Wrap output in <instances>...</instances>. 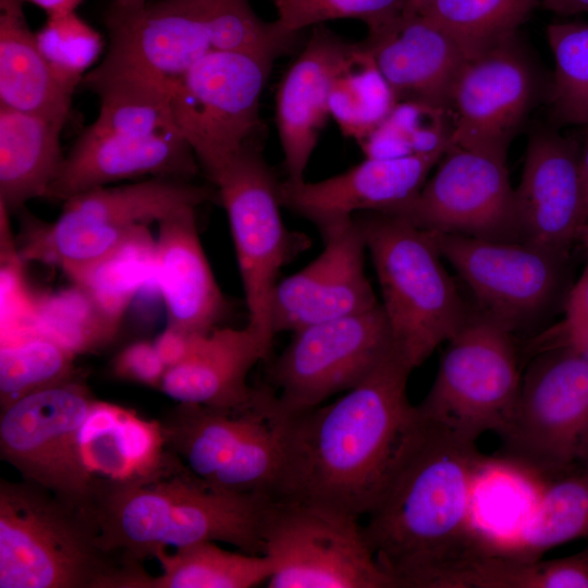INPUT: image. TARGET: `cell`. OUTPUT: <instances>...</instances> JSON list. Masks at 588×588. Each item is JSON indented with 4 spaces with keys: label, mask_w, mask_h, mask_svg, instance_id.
<instances>
[{
    "label": "cell",
    "mask_w": 588,
    "mask_h": 588,
    "mask_svg": "<svg viewBox=\"0 0 588 588\" xmlns=\"http://www.w3.org/2000/svg\"><path fill=\"white\" fill-rule=\"evenodd\" d=\"M411 372L393 350L335 401L283 414L281 460L271 500L367 517L427 428L408 399Z\"/></svg>",
    "instance_id": "1"
},
{
    "label": "cell",
    "mask_w": 588,
    "mask_h": 588,
    "mask_svg": "<svg viewBox=\"0 0 588 588\" xmlns=\"http://www.w3.org/2000/svg\"><path fill=\"white\" fill-rule=\"evenodd\" d=\"M488 462L476 443L427 422L363 524L378 565L395 588H454L475 560L492 554L475 515L476 489Z\"/></svg>",
    "instance_id": "2"
},
{
    "label": "cell",
    "mask_w": 588,
    "mask_h": 588,
    "mask_svg": "<svg viewBox=\"0 0 588 588\" xmlns=\"http://www.w3.org/2000/svg\"><path fill=\"white\" fill-rule=\"evenodd\" d=\"M269 500L211 488L185 468L148 483L97 491L87 512L107 551L142 564L169 547L205 541L262 554L261 526Z\"/></svg>",
    "instance_id": "3"
},
{
    "label": "cell",
    "mask_w": 588,
    "mask_h": 588,
    "mask_svg": "<svg viewBox=\"0 0 588 588\" xmlns=\"http://www.w3.org/2000/svg\"><path fill=\"white\" fill-rule=\"evenodd\" d=\"M149 576L102 547L85 509L0 480V588H144Z\"/></svg>",
    "instance_id": "4"
},
{
    "label": "cell",
    "mask_w": 588,
    "mask_h": 588,
    "mask_svg": "<svg viewBox=\"0 0 588 588\" xmlns=\"http://www.w3.org/2000/svg\"><path fill=\"white\" fill-rule=\"evenodd\" d=\"M354 217L375 266L393 350L413 370L448 342L474 309L444 268L430 232L400 215Z\"/></svg>",
    "instance_id": "5"
},
{
    "label": "cell",
    "mask_w": 588,
    "mask_h": 588,
    "mask_svg": "<svg viewBox=\"0 0 588 588\" xmlns=\"http://www.w3.org/2000/svg\"><path fill=\"white\" fill-rule=\"evenodd\" d=\"M218 194L187 180L145 181L89 189L64 200L58 219L35 224L22 257L60 267L75 284L171 211Z\"/></svg>",
    "instance_id": "6"
},
{
    "label": "cell",
    "mask_w": 588,
    "mask_h": 588,
    "mask_svg": "<svg viewBox=\"0 0 588 588\" xmlns=\"http://www.w3.org/2000/svg\"><path fill=\"white\" fill-rule=\"evenodd\" d=\"M446 343L436 378L417 405L420 415L468 442L488 431L502 434L523 376L513 332L475 308Z\"/></svg>",
    "instance_id": "7"
},
{
    "label": "cell",
    "mask_w": 588,
    "mask_h": 588,
    "mask_svg": "<svg viewBox=\"0 0 588 588\" xmlns=\"http://www.w3.org/2000/svg\"><path fill=\"white\" fill-rule=\"evenodd\" d=\"M501 460L543 479L581 461L588 448V360L565 344L540 351L522 376Z\"/></svg>",
    "instance_id": "8"
},
{
    "label": "cell",
    "mask_w": 588,
    "mask_h": 588,
    "mask_svg": "<svg viewBox=\"0 0 588 588\" xmlns=\"http://www.w3.org/2000/svg\"><path fill=\"white\" fill-rule=\"evenodd\" d=\"M358 517L305 502L269 500L262 555L269 588H395L378 565Z\"/></svg>",
    "instance_id": "9"
},
{
    "label": "cell",
    "mask_w": 588,
    "mask_h": 588,
    "mask_svg": "<svg viewBox=\"0 0 588 588\" xmlns=\"http://www.w3.org/2000/svg\"><path fill=\"white\" fill-rule=\"evenodd\" d=\"M273 60L210 50L173 86L175 130L213 183L259 127V103Z\"/></svg>",
    "instance_id": "10"
},
{
    "label": "cell",
    "mask_w": 588,
    "mask_h": 588,
    "mask_svg": "<svg viewBox=\"0 0 588 588\" xmlns=\"http://www.w3.org/2000/svg\"><path fill=\"white\" fill-rule=\"evenodd\" d=\"M279 184L254 143L213 181L229 219L248 310L246 326L269 347L275 335L271 299L278 274L301 249L282 221Z\"/></svg>",
    "instance_id": "11"
},
{
    "label": "cell",
    "mask_w": 588,
    "mask_h": 588,
    "mask_svg": "<svg viewBox=\"0 0 588 588\" xmlns=\"http://www.w3.org/2000/svg\"><path fill=\"white\" fill-rule=\"evenodd\" d=\"M292 333L267 373V384L286 415L319 406L353 389L393 351L380 304Z\"/></svg>",
    "instance_id": "12"
},
{
    "label": "cell",
    "mask_w": 588,
    "mask_h": 588,
    "mask_svg": "<svg viewBox=\"0 0 588 588\" xmlns=\"http://www.w3.org/2000/svg\"><path fill=\"white\" fill-rule=\"evenodd\" d=\"M95 397L76 378L1 409L0 454L23 479L87 509L90 487L78 433Z\"/></svg>",
    "instance_id": "13"
},
{
    "label": "cell",
    "mask_w": 588,
    "mask_h": 588,
    "mask_svg": "<svg viewBox=\"0 0 588 588\" xmlns=\"http://www.w3.org/2000/svg\"><path fill=\"white\" fill-rule=\"evenodd\" d=\"M481 314L511 332L539 320L562 289L567 255L520 241L431 233Z\"/></svg>",
    "instance_id": "14"
},
{
    "label": "cell",
    "mask_w": 588,
    "mask_h": 588,
    "mask_svg": "<svg viewBox=\"0 0 588 588\" xmlns=\"http://www.w3.org/2000/svg\"><path fill=\"white\" fill-rule=\"evenodd\" d=\"M397 215L430 233L519 241L506 157L486 151L450 146L432 177Z\"/></svg>",
    "instance_id": "15"
},
{
    "label": "cell",
    "mask_w": 588,
    "mask_h": 588,
    "mask_svg": "<svg viewBox=\"0 0 588 588\" xmlns=\"http://www.w3.org/2000/svg\"><path fill=\"white\" fill-rule=\"evenodd\" d=\"M109 48L81 84L124 78L171 94L173 86L212 50L192 0H158L131 10H110Z\"/></svg>",
    "instance_id": "16"
},
{
    "label": "cell",
    "mask_w": 588,
    "mask_h": 588,
    "mask_svg": "<svg viewBox=\"0 0 588 588\" xmlns=\"http://www.w3.org/2000/svg\"><path fill=\"white\" fill-rule=\"evenodd\" d=\"M537 90L536 68L517 35L468 59L452 93L450 146L506 157Z\"/></svg>",
    "instance_id": "17"
},
{
    "label": "cell",
    "mask_w": 588,
    "mask_h": 588,
    "mask_svg": "<svg viewBox=\"0 0 588 588\" xmlns=\"http://www.w3.org/2000/svg\"><path fill=\"white\" fill-rule=\"evenodd\" d=\"M322 252L299 271L278 281L271 299L274 334L375 308L365 271L366 243L355 217L318 226Z\"/></svg>",
    "instance_id": "18"
},
{
    "label": "cell",
    "mask_w": 588,
    "mask_h": 588,
    "mask_svg": "<svg viewBox=\"0 0 588 588\" xmlns=\"http://www.w3.org/2000/svg\"><path fill=\"white\" fill-rule=\"evenodd\" d=\"M515 206L520 242L567 255L583 237L588 205L573 137L547 128L531 134Z\"/></svg>",
    "instance_id": "19"
},
{
    "label": "cell",
    "mask_w": 588,
    "mask_h": 588,
    "mask_svg": "<svg viewBox=\"0 0 588 588\" xmlns=\"http://www.w3.org/2000/svg\"><path fill=\"white\" fill-rule=\"evenodd\" d=\"M442 156L366 157L345 172L324 180L280 182V201L317 226L360 212L397 215L416 198Z\"/></svg>",
    "instance_id": "20"
},
{
    "label": "cell",
    "mask_w": 588,
    "mask_h": 588,
    "mask_svg": "<svg viewBox=\"0 0 588 588\" xmlns=\"http://www.w3.org/2000/svg\"><path fill=\"white\" fill-rule=\"evenodd\" d=\"M78 448L90 499L100 490L148 483L186 468L168 449L160 420L97 399L81 426Z\"/></svg>",
    "instance_id": "21"
},
{
    "label": "cell",
    "mask_w": 588,
    "mask_h": 588,
    "mask_svg": "<svg viewBox=\"0 0 588 588\" xmlns=\"http://www.w3.org/2000/svg\"><path fill=\"white\" fill-rule=\"evenodd\" d=\"M199 164L176 131L148 135L87 130L64 157L46 198L66 200L79 193L140 176L189 181Z\"/></svg>",
    "instance_id": "22"
},
{
    "label": "cell",
    "mask_w": 588,
    "mask_h": 588,
    "mask_svg": "<svg viewBox=\"0 0 588 588\" xmlns=\"http://www.w3.org/2000/svg\"><path fill=\"white\" fill-rule=\"evenodd\" d=\"M363 42L397 103L416 102L451 112L453 88L467 58L443 27L426 15L402 13L368 32Z\"/></svg>",
    "instance_id": "23"
},
{
    "label": "cell",
    "mask_w": 588,
    "mask_h": 588,
    "mask_svg": "<svg viewBox=\"0 0 588 588\" xmlns=\"http://www.w3.org/2000/svg\"><path fill=\"white\" fill-rule=\"evenodd\" d=\"M196 208L180 207L157 222L154 267L167 326L205 335L218 328L226 301L199 240Z\"/></svg>",
    "instance_id": "24"
},
{
    "label": "cell",
    "mask_w": 588,
    "mask_h": 588,
    "mask_svg": "<svg viewBox=\"0 0 588 588\" xmlns=\"http://www.w3.org/2000/svg\"><path fill=\"white\" fill-rule=\"evenodd\" d=\"M350 42L315 27L283 75L275 96V122L289 181L304 174L329 113L335 70Z\"/></svg>",
    "instance_id": "25"
},
{
    "label": "cell",
    "mask_w": 588,
    "mask_h": 588,
    "mask_svg": "<svg viewBox=\"0 0 588 588\" xmlns=\"http://www.w3.org/2000/svg\"><path fill=\"white\" fill-rule=\"evenodd\" d=\"M270 350L247 326L217 328L201 335L187 357L166 371L159 389L177 403L242 408L255 394L247 376Z\"/></svg>",
    "instance_id": "26"
},
{
    "label": "cell",
    "mask_w": 588,
    "mask_h": 588,
    "mask_svg": "<svg viewBox=\"0 0 588 588\" xmlns=\"http://www.w3.org/2000/svg\"><path fill=\"white\" fill-rule=\"evenodd\" d=\"M274 393L255 387L253 401L235 409L179 403L160 420L167 446L197 478L209 483L269 412Z\"/></svg>",
    "instance_id": "27"
},
{
    "label": "cell",
    "mask_w": 588,
    "mask_h": 588,
    "mask_svg": "<svg viewBox=\"0 0 588 588\" xmlns=\"http://www.w3.org/2000/svg\"><path fill=\"white\" fill-rule=\"evenodd\" d=\"M23 0H0V106L42 117L63 127L74 91L42 56L26 22Z\"/></svg>",
    "instance_id": "28"
},
{
    "label": "cell",
    "mask_w": 588,
    "mask_h": 588,
    "mask_svg": "<svg viewBox=\"0 0 588 588\" xmlns=\"http://www.w3.org/2000/svg\"><path fill=\"white\" fill-rule=\"evenodd\" d=\"M61 130L42 117L0 106V204L9 212L46 196L64 160Z\"/></svg>",
    "instance_id": "29"
},
{
    "label": "cell",
    "mask_w": 588,
    "mask_h": 588,
    "mask_svg": "<svg viewBox=\"0 0 588 588\" xmlns=\"http://www.w3.org/2000/svg\"><path fill=\"white\" fill-rule=\"evenodd\" d=\"M588 536V471L543 481L526 519L502 555L536 560Z\"/></svg>",
    "instance_id": "30"
},
{
    "label": "cell",
    "mask_w": 588,
    "mask_h": 588,
    "mask_svg": "<svg viewBox=\"0 0 588 588\" xmlns=\"http://www.w3.org/2000/svg\"><path fill=\"white\" fill-rule=\"evenodd\" d=\"M396 98L364 42L348 44L329 95V113L358 144L393 111Z\"/></svg>",
    "instance_id": "31"
},
{
    "label": "cell",
    "mask_w": 588,
    "mask_h": 588,
    "mask_svg": "<svg viewBox=\"0 0 588 588\" xmlns=\"http://www.w3.org/2000/svg\"><path fill=\"white\" fill-rule=\"evenodd\" d=\"M156 559L162 572L150 576L146 588H250L267 584L271 574L265 555L228 551L211 541L162 550Z\"/></svg>",
    "instance_id": "32"
},
{
    "label": "cell",
    "mask_w": 588,
    "mask_h": 588,
    "mask_svg": "<svg viewBox=\"0 0 588 588\" xmlns=\"http://www.w3.org/2000/svg\"><path fill=\"white\" fill-rule=\"evenodd\" d=\"M541 0H434L426 15L458 44L467 60L517 35Z\"/></svg>",
    "instance_id": "33"
},
{
    "label": "cell",
    "mask_w": 588,
    "mask_h": 588,
    "mask_svg": "<svg viewBox=\"0 0 588 588\" xmlns=\"http://www.w3.org/2000/svg\"><path fill=\"white\" fill-rule=\"evenodd\" d=\"M119 321L78 284L34 301V330L75 355L107 346Z\"/></svg>",
    "instance_id": "34"
},
{
    "label": "cell",
    "mask_w": 588,
    "mask_h": 588,
    "mask_svg": "<svg viewBox=\"0 0 588 588\" xmlns=\"http://www.w3.org/2000/svg\"><path fill=\"white\" fill-rule=\"evenodd\" d=\"M75 354L36 331L1 339V409L75 378Z\"/></svg>",
    "instance_id": "35"
},
{
    "label": "cell",
    "mask_w": 588,
    "mask_h": 588,
    "mask_svg": "<svg viewBox=\"0 0 588 588\" xmlns=\"http://www.w3.org/2000/svg\"><path fill=\"white\" fill-rule=\"evenodd\" d=\"M83 85L100 99L98 117L86 128L89 132L148 135L176 131L170 94L161 88L124 78Z\"/></svg>",
    "instance_id": "36"
},
{
    "label": "cell",
    "mask_w": 588,
    "mask_h": 588,
    "mask_svg": "<svg viewBox=\"0 0 588 588\" xmlns=\"http://www.w3.org/2000/svg\"><path fill=\"white\" fill-rule=\"evenodd\" d=\"M454 588H588V551L549 561L485 555L461 574Z\"/></svg>",
    "instance_id": "37"
},
{
    "label": "cell",
    "mask_w": 588,
    "mask_h": 588,
    "mask_svg": "<svg viewBox=\"0 0 588 588\" xmlns=\"http://www.w3.org/2000/svg\"><path fill=\"white\" fill-rule=\"evenodd\" d=\"M209 36L212 50L275 60L286 52L296 34L277 21L261 20L249 0H192Z\"/></svg>",
    "instance_id": "38"
},
{
    "label": "cell",
    "mask_w": 588,
    "mask_h": 588,
    "mask_svg": "<svg viewBox=\"0 0 588 588\" xmlns=\"http://www.w3.org/2000/svg\"><path fill=\"white\" fill-rule=\"evenodd\" d=\"M453 134L448 110L416 102H399L391 114L363 142L367 157L397 158L441 154Z\"/></svg>",
    "instance_id": "39"
},
{
    "label": "cell",
    "mask_w": 588,
    "mask_h": 588,
    "mask_svg": "<svg viewBox=\"0 0 588 588\" xmlns=\"http://www.w3.org/2000/svg\"><path fill=\"white\" fill-rule=\"evenodd\" d=\"M547 37L554 58L550 85L552 118L561 124L588 123V24L553 23Z\"/></svg>",
    "instance_id": "40"
},
{
    "label": "cell",
    "mask_w": 588,
    "mask_h": 588,
    "mask_svg": "<svg viewBox=\"0 0 588 588\" xmlns=\"http://www.w3.org/2000/svg\"><path fill=\"white\" fill-rule=\"evenodd\" d=\"M35 35L54 74L72 91L103 48L101 35L76 11L47 16L45 25Z\"/></svg>",
    "instance_id": "41"
},
{
    "label": "cell",
    "mask_w": 588,
    "mask_h": 588,
    "mask_svg": "<svg viewBox=\"0 0 588 588\" xmlns=\"http://www.w3.org/2000/svg\"><path fill=\"white\" fill-rule=\"evenodd\" d=\"M277 23L286 32L299 30L324 22L353 19L364 22L368 32L399 17L407 0H273Z\"/></svg>",
    "instance_id": "42"
},
{
    "label": "cell",
    "mask_w": 588,
    "mask_h": 588,
    "mask_svg": "<svg viewBox=\"0 0 588 588\" xmlns=\"http://www.w3.org/2000/svg\"><path fill=\"white\" fill-rule=\"evenodd\" d=\"M112 370L120 379L160 388L167 367L154 341H136L125 346L115 356Z\"/></svg>",
    "instance_id": "43"
},
{
    "label": "cell",
    "mask_w": 588,
    "mask_h": 588,
    "mask_svg": "<svg viewBox=\"0 0 588 588\" xmlns=\"http://www.w3.org/2000/svg\"><path fill=\"white\" fill-rule=\"evenodd\" d=\"M562 336L565 344L588 360V255L584 271L569 291L565 306Z\"/></svg>",
    "instance_id": "44"
},
{
    "label": "cell",
    "mask_w": 588,
    "mask_h": 588,
    "mask_svg": "<svg viewBox=\"0 0 588 588\" xmlns=\"http://www.w3.org/2000/svg\"><path fill=\"white\" fill-rule=\"evenodd\" d=\"M200 336L167 326L154 341L167 370L184 360Z\"/></svg>",
    "instance_id": "45"
},
{
    "label": "cell",
    "mask_w": 588,
    "mask_h": 588,
    "mask_svg": "<svg viewBox=\"0 0 588 588\" xmlns=\"http://www.w3.org/2000/svg\"><path fill=\"white\" fill-rule=\"evenodd\" d=\"M541 7L563 16L588 13V0H541Z\"/></svg>",
    "instance_id": "46"
},
{
    "label": "cell",
    "mask_w": 588,
    "mask_h": 588,
    "mask_svg": "<svg viewBox=\"0 0 588 588\" xmlns=\"http://www.w3.org/2000/svg\"><path fill=\"white\" fill-rule=\"evenodd\" d=\"M42 9L47 16L76 11L83 0H23Z\"/></svg>",
    "instance_id": "47"
},
{
    "label": "cell",
    "mask_w": 588,
    "mask_h": 588,
    "mask_svg": "<svg viewBox=\"0 0 588 588\" xmlns=\"http://www.w3.org/2000/svg\"><path fill=\"white\" fill-rule=\"evenodd\" d=\"M434 0H407L404 9V14L421 15L424 14Z\"/></svg>",
    "instance_id": "48"
},
{
    "label": "cell",
    "mask_w": 588,
    "mask_h": 588,
    "mask_svg": "<svg viewBox=\"0 0 588 588\" xmlns=\"http://www.w3.org/2000/svg\"><path fill=\"white\" fill-rule=\"evenodd\" d=\"M580 171L588 205V142L580 148Z\"/></svg>",
    "instance_id": "49"
},
{
    "label": "cell",
    "mask_w": 588,
    "mask_h": 588,
    "mask_svg": "<svg viewBox=\"0 0 588 588\" xmlns=\"http://www.w3.org/2000/svg\"><path fill=\"white\" fill-rule=\"evenodd\" d=\"M148 0H113L112 10H131L147 3Z\"/></svg>",
    "instance_id": "50"
},
{
    "label": "cell",
    "mask_w": 588,
    "mask_h": 588,
    "mask_svg": "<svg viewBox=\"0 0 588 588\" xmlns=\"http://www.w3.org/2000/svg\"><path fill=\"white\" fill-rule=\"evenodd\" d=\"M581 462L584 464V470L588 471V448L583 456Z\"/></svg>",
    "instance_id": "51"
},
{
    "label": "cell",
    "mask_w": 588,
    "mask_h": 588,
    "mask_svg": "<svg viewBox=\"0 0 588 588\" xmlns=\"http://www.w3.org/2000/svg\"><path fill=\"white\" fill-rule=\"evenodd\" d=\"M583 240H584L585 247H586V254L588 255V224H587V228H586V230L584 232Z\"/></svg>",
    "instance_id": "52"
},
{
    "label": "cell",
    "mask_w": 588,
    "mask_h": 588,
    "mask_svg": "<svg viewBox=\"0 0 588 588\" xmlns=\"http://www.w3.org/2000/svg\"><path fill=\"white\" fill-rule=\"evenodd\" d=\"M587 551H588V548H587Z\"/></svg>",
    "instance_id": "53"
}]
</instances>
